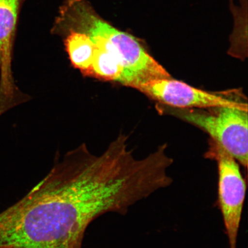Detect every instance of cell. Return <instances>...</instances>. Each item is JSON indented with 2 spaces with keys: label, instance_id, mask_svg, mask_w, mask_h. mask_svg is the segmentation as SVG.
<instances>
[{
  "label": "cell",
  "instance_id": "cell-1",
  "mask_svg": "<svg viewBox=\"0 0 248 248\" xmlns=\"http://www.w3.org/2000/svg\"><path fill=\"white\" fill-rule=\"evenodd\" d=\"M127 140L121 134L100 155L82 144L56 162L29 193L0 213V247L63 248L98 217L125 215L171 185L173 160L166 148L138 159Z\"/></svg>",
  "mask_w": 248,
  "mask_h": 248
},
{
  "label": "cell",
  "instance_id": "cell-2",
  "mask_svg": "<svg viewBox=\"0 0 248 248\" xmlns=\"http://www.w3.org/2000/svg\"><path fill=\"white\" fill-rule=\"evenodd\" d=\"M72 20L78 30L102 43L112 52L123 70L121 84L134 89L150 80L171 77L135 37L115 29L83 4L74 9Z\"/></svg>",
  "mask_w": 248,
  "mask_h": 248
},
{
  "label": "cell",
  "instance_id": "cell-3",
  "mask_svg": "<svg viewBox=\"0 0 248 248\" xmlns=\"http://www.w3.org/2000/svg\"><path fill=\"white\" fill-rule=\"evenodd\" d=\"M211 108L208 112L180 108L176 114L208 133L213 141L247 169L248 110L234 107Z\"/></svg>",
  "mask_w": 248,
  "mask_h": 248
},
{
  "label": "cell",
  "instance_id": "cell-4",
  "mask_svg": "<svg viewBox=\"0 0 248 248\" xmlns=\"http://www.w3.org/2000/svg\"><path fill=\"white\" fill-rule=\"evenodd\" d=\"M206 156L216 161L218 172V200L229 248H237L247 185L233 157L212 140Z\"/></svg>",
  "mask_w": 248,
  "mask_h": 248
},
{
  "label": "cell",
  "instance_id": "cell-5",
  "mask_svg": "<svg viewBox=\"0 0 248 248\" xmlns=\"http://www.w3.org/2000/svg\"><path fill=\"white\" fill-rule=\"evenodd\" d=\"M136 89L160 103L179 108L234 107L248 110L247 103L202 91L171 77L142 83Z\"/></svg>",
  "mask_w": 248,
  "mask_h": 248
},
{
  "label": "cell",
  "instance_id": "cell-6",
  "mask_svg": "<svg viewBox=\"0 0 248 248\" xmlns=\"http://www.w3.org/2000/svg\"><path fill=\"white\" fill-rule=\"evenodd\" d=\"M20 0H0V117L29 100L15 81L12 64Z\"/></svg>",
  "mask_w": 248,
  "mask_h": 248
},
{
  "label": "cell",
  "instance_id": "cell-7",
  "mask_svg": "<svg viewBox=\"0 0 248 248\" xmlns=\"http://www.w3.org/2000/svg\"><path fill=\"white\" fill-rule=\"evenodd\" d=\"M64 46L71 64L83 75L89 77L95 49L91 37L82 31L71 29Z\"/></svg>",
  "mask_w": 248,
  "mask_h": 248
},
{
  "label": "cell",
  "instance_id": "cell-8",
  "mask_svg": "<svg viewBox=\"0 0 248 248\" xmlns=\"http://www.w3.org/2000/svg\"><path fill=\"white\" fill-rule=\"evenodd\" d=\"M93 40L95 49L89 76L108 82H122L123 70L111 52L101 43Z\"/></svg>",
  "mask_w": 248,
  "mask_h": 248
},
{
  "label": "cell",
  "instance_id": "cell-9",
  "mask_svg": "<svg viewBox=\"0 0 248 248\" xmlns=\"http://www.w3.org/2000/svg\"><path fill=\"white\" fill-rule=\"evenodd\" d=\"M84 234H77L68 242L63 248H81Z\"/></svg>",
  "mask_w": 248,
  "mask_h": 248
},
{
  "label": "cell",
  "instance_id": "cell-10",
  "mask_svg": "<svg viewBox=\"0 0 248 248\" xmlns=\"http://www.w3.org/2000/svg\"><path fill=\"white\" fill-rule=\"evenodd\" d=\"M0 248H15L12 247H0Z\"/></svg>",
  "mask_w": 248,
  "mask_h": 248
}]
</instances>
